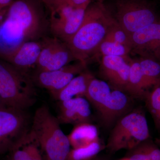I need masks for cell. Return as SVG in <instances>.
<instances>
[{
	"mask_svg": "<svg viewBox=\"0 0 160 160\" xmlns=\"http://www.w3.org/2000/svg\"><path fill=\"white\" fill-rule=\"evenodd\" d=\"M131 50L126 46L109 40H104L100 44L93 58L102 56H118L128 57Z\"/></svg>",
	"mask_w": 160,
	"mask_h": 160,
	"instance_id": "23",
	"label": "cell"
},
{
	"mask_svg": "<svg viewBox=\"0 0 160 160\" xmlns=\"http://www.w3.org/2000/svg\"><path fill=\"white\" fill-rule=\"evenodd\" d=\"M145 100L156 128L160 132V82L149 91Z\"/></svg>",
	"mask_w": 160,
	"mask_h": 160,
	"instance_id": "24",
	"label": "cell"
},
{
	"mask_svg": "<svg viewBox=\"0 0 160 160\" xmlns=\"http://www.w3.org/2000/svg\"><path fill=\"white\" fill-rule=\"evenodd\" d=\"M130 35L131 52L160 61V21Z\"/></svg>",
	"mask_w": 160,
	"mask_h": 160,
	"instance_id": "11",
	"label": "cell"
},
{
	"mask_svg": "<svg viewBox=\"0 0 160 160\" xmlns=\"http://www.w3.org/2000/svg\"><path fill=\"white\" fill-rule=\"evenodd\" d=\"M111 87L105 81L93 77L89 82L85 98L98 111L110 95Z\"/></svg>",
	"mask_w": 160,
	"mask_h": 160,
	"instance_id": "20",
	"label": "cell"
},
{
	"mask_svg": "<svg viewBox=\"0 0 160 160\" xmlns=\"http://www.w3.org/2000/svg\"><path fill=\"white\" fill-rule=\"evenodd\" d=\"M115 22L104 3L91 2L80 28L66 43L75 60L87 65Z\"/></svg>",
	"mask_w": 160,
	"mask_h": 160,
	"instance_id": "1",
	"label": "cell"
},
{
	"mask_svg": "<svg viewBox=\"0 0 160 160\" xmlns=\"http://www.w3.org/2000/svg\"><path fill=\"white\" fill-rule=\"evenodd\" d=\"M129 151L130 152L126 158L128 160H151L141 144Z\"/></svg>",
	"mask_w": 160,
	"mask_h": 160,
	"instance_id": "28",
	"label": "cell"
},
{
	"mask_svg": "<svg viewBox=\"0 0 160 160\" xmlns=\"http://www.w3.org/2000/svg\"><path fill=\"white\" fill-rule=\"evenodd\" d=\"M91 160H99L97 158H95Z\"/></svg>",
	"mask_w": 160,
	"mask_h": 160,
	"instance_id": "34",
	"label": "cell"
},
{
	"mask_svg": "<svg viewBox=\"0 0 160 160\" xmlns=\"http://www.w3.org/2000/svg\"><path fill=\"white\" fill-rule=\"evenodd\" d=\"M121 160H128V159L127 158H123Z\"/></svg>",
	"mask_w": 160,
	"mask_h": 160,
	"instance_id": "33",
	"label": "cell"
},
{
	"mask_svg": "<svg viewBox=\"0 0 160 160\" xmlns=\"http://www.w3.org/2000/svg\"><path fill=\"white\" fill-rule=\"evenodd\" d=\"M130 71L126 92L132 97L145 100L150 91L146 85L138 60L129 59Z\"/></svg>",
	"mask_w": 160,
	"mask_h": 160,
	"instance_id": "18",
	"label": "cell"
},
{
	"mask_svg": "<svg viewBox=\"0 0 160 160\" xmlns=\"http://www.w3.org/2000/svg\"><path fill=\"white\" fill-rule=\"evenodd\" d=\"M104 40L119 43L128 47L131 50L130 34L117 22L110 27Z\"/></svg>",
	"mask_w": 160,
	"mask_h": 160,
	"instance_id": "25",
	"label": "cell"
},
{
	"mask_svg": "<svg viewBox=\"0 0 160 160\" xmlns=\"http://www.w3.org/2000/svg\"><path fill=\"white\" fill-rule=\"evenodd\" d=\"M26 111L4 106L0 108V156L7 153L29 130Z\"/></svg>",
	"mask_w": 160,
	"mask_h": 160,
	"instance_id": "8",
	"label": "cell"
},
{
	"mask_svg": "<svg viewBox=\"0 0 160 160\" xmlns=\"http://www.w3.org/2000/svg\"><path fill=\"white\" fill-rule=\"evenodd\" d=\"M59 121L46 106L37 109L30 131L38 142L46 160H66L71 146Z\"/></svg>",
	"mask_w": 160,
	"mask_h": 160,
	"instance_id": "2",
	"label": "cell"
},
{
	"mask_svg": "<svg viewBox=\"0 0 160 160\" xmlns=\"http://www.w3.org/2000/svg\"><path fill=\"white\" fill-rule=\"evenodd\" d=\"M150 139L146 114L141 108L131 110L118 120L106 147L109 151L131 150Z\"/></svg>",
	"mask_w": 160,
	"mask_h": 160,
	"instance_id": "5",
	"label": "cell"
},
{
	"mask_svg": "<svg viewBox=\"0 0 160 160\" xmlns=\"http://www.w3.org/2000/svg\"><path fill=\"white\" fill-rule=\"evenodd\" d=\"M42 46L41 41L24 42L13 51L0 58L30 75V70L36 68Z\"/></svg>",
	"mask_w": 160,
	"mask_h": 160,
	"instance_id": "13",
	"label": "cell"
},
{
	"mask_svg": "<svg viewBox=\"0 0 160 160\" xmlns=\"http://www.w3.org/2000/svg\"><path fill=\"white\" fill-rule=\"evenodd\" d=\"M155 142L156 144L160 148V138L156 139Z\"/></svg>",
	"mask_w": 160,
	"mask_h": 160,
	"instance_id": "29",
	"label": "cell"
},
{
	"mask_svg": "<svg viewBox=\"0 0 160 160\" xmlns=\"http://www.w3.org/2000/svg\"><path fill=\"white\" fill-rule=\"evenodd\" d=\"M44 6L40 0H13L6 9L5 16L13 23L25 42L45 37L49 21Z\"/></svg>",
	"mask_w": 160,
	"mask_h": 160,
	"instance_id": "4",
	"label": "cell"
},
{
	"mask_svg": "<svg viewBox=\"0 0 160 160\" xmlns=\"http://www.w3.org/2000/svg\"><path fill=\"white\" fill-rule=\"evenodd\" d=\"M129 59V57L125 58L104 56L102 58L100 72L113 89L126 92L130 71Z\"/></svg>",
	"mask_w": 160,
	"mask_h": 160,
	"instance_id": "12",
	"label": "cell"
},
{
	"mask_svg": "<svg viewBox=\"0 0 160 160\" xmlns=\"http://www.w3.org/2000/svg\"><path fill=\"white\" fill-rule=\"evenodd\" d=\"M100 139L89 145L77 149H71L66 160H91L104 149Z\"/></svg>",
	"mask_w": 160,
	"mask_h": 160,
	"instance_id": "22",
	"label": "cell"
},
{
	"mask_svg": "<svg viewBox=\"0 0 160 160\" xmlns=\"http://www.w3.org/2000/svg\"><path fill=\"white\" fill-rule=\"evenodd\" d=\"M91 1V0H48L45 4V6L47 8L51 6L60 5H66L77 8Z\"/></svg>",
	"mask_w": 160,
	"mask_h": 160,
	"instance_id": "27",
	"label": "cell"
},
{
	"mask_svg": "<svg viewBox=\"0 0 160 160\" xmlns=\"http://www.w3.org/2000/svg\"><path fill=\"white\" fill-rule=\"evenodd\" d=\"M93 77L92 73L86 69L73 78L62 89L52 95L59 102L72 98H85L89 82Z\"/></svg>",
	"mask_w": 160,
	"mask_h": 160,
	"instance_id": "17",
	"label": "cell"
},
{
	"mask_svg": "<svg viewBox=\"0 0 160 160\" xmlns=\"http://www.w3.org/2000/svg\"><path fill=\"white\" fill-rule=\"evenodd\" d=\"M91 2L77 8L60 5L48 8L50 13L49 28L53 36L68 42L82 25L86 8Z\"/></svg>",
	"mask_w": 160,
	"mask_h": 160,
	"instance_id": "7",
	"label": "cell"
},
{
	"mask_svg": "<svg viewBox=\"0 0 160 160\" xmlns=\"http://www.w3.org/2000/svg\"><path fill=\"white\" fill-rule=\"evenodd\" d=\"M105 0H96V2H99L100 3H104L105 2Z\"/></svg>",
	"mask_w": 160,
	"mask_h": 160,
	"instance_id": "31",
	"label": "cell"
},
{
	"mask_svg": "<svg viewBox=\"0 0 160 160\" xmlns=\"http://www.w3.org/2000/svg\"><path fill=\"white\" fill-rule=\"evenodd\" d=\"M141 145L149 155L151 160H160V148L155 142L149 139Z\"/></svg>",
	"mask_w": 160,
	"mask_h": 160,
	"instance_id": "26",
	"label": "cell"
},
{
	"mask_svg": "<svg viewBox=\"0 0 160 160\" xmlns=\"http://www.w3.org/2000/svg\"><path fill=\"white\" fill-rule=\"evenodd\" d=\"M68 137L72 149L84 147L100 139L97 127L90 123L75 125Z\"/></svg>",
	"mask_w": 160,
	"mask_h": 160,
	"instance_id": "19",
	"label": "cell"
},
{
	"mask_svg": "<svg viewBox=\"0 0 160 160\" xmlns=\"http://www.w3.org/2000/svg\"><path fill=\"white\" fill-rule=\"evenodd\" d=\"M86 66L85 63L78 61L52 71L35 69L30 76L35 85L47 89L52 95L62 89L73 78L86 70Z\"/></svg>",
	"mask_w": 160,
	"mask_h": 160,
	"instance_id": "10",
	"label": "cell"
},
{
	"mask_svg": "<svg viewBox=\"0 0 160 160\" xmlns=\"http://www.w3.org/2000/svg\"><path fill=\"white\" fill-rule=\"evenodd\" d=\"M41 41L42 49L36 66V70H57L76 61L65 42L54 37H45Z\"/></svg>",
	"mask_w": 160,
	"mask_h": 160,
	"instance_id": "9",
	"label": "cell"
},
{
	"mask_svg": "<svg viewBox=\"0 0 160 160\" xmlns=\"http://www.w3.org/2000/svg\"><path fill=\"white\" fill-rule=\"evenodd\" d=\"M7 153L6 160H46L38 142L30 129Z\"/></svg>",
	"mask_w": 160,
	"mask_h": 160,
	"instance_id": "16",
	"label": "cell"
},
{
	"mask_svg": "<svg viewBox=\"0 0 160 160\" xmlns=\"http://www.w3.org/2000/svg\"><path fill=\"white\" fill-rule=\"evenodd\" d=\"M58 119L61 124L77 125L90 123L91 111L86 98L76 97L59 102Z\"/></svg>",
	"mask_w": 160,
	"mask_h": 160,
	"instance_id": "14",
	"label": "cell"
},
{
	"mask_svg": "<svg viewBox=\"0 0 160 160\" xmlns=\"http://www.w3.org/2000/svg\"><path fill=\"white\" fill-rule=\"evenodd\" d=\"M132 105V100L128 93L114 89L98 111L103 122L110 126L131 111Z\"/></svg>",
	"mask_w": 160,
	"mask_h": 160,
	"instance_id": "15",
	"label": "cell"
},
{
	"mask_svg": "<svg viewBox=\"0 0 160 160\" xmlns=\"http://www.w3.org/2000/svg\"><path fill=\"white\" fill-rule=\"evenodd\" d=\"M40 1H42V2L43 3H44V5H45V4H46V2H47V1H48V0H40Z\"/></svg>",
	"mask_w": 160,
	"mask_h": 160,
	"instance_id": "32",
	"label": "cell"
},
{
	"mask_svg": "<svg viewBox=\"0 0 160 160\" xmlns=\"http://www.w3.org/2000/svg\"><path fill=\"white\" fill-rule=\"evenodd\" d=\"M105 5L116 22L130 35L160 21L157 6L150 0H114L111 6Z\"/></svg>",
	"mask_w": 160,
	"mask_h": 160,
	"instance_id": "6",
	"label": "cell"
},
{
	"mask_svg": "<svg viewBox=\"0 0 160 160\" xmlns=\"http://www.w3.org/2000/svg\"><path fill=\"white\" fill-rule=\"evenodd\" d=\"M4 106H6L5 105L3 104L2 102V100H1V98H0V108H2V107H4Z\"/></svg>",
	"mask_w": 160,
	"mask_h": 160,
	"instance_id": "30",
	"label": "cell"
},
{
	"mask_svg": "<svg viewBox=\"0 0 160 160\" xmlns=\"http://www.w3.org/2000/svg\"><path fill=\"white\" fill-rule=\"evenodd\" d=\"M137 60L146 85L151 90L160 82V61L145 57Z\"/></svg>",
	"mask_w": 160,
	"mask_h": 160,
	"instance_id": "21",
	"label": "cell"
},
{
	"mask_svg": "<svg viewBox=\"0 0 160 160\" xmlns=\"http://www.w3.org/2000/svg\"><path fill=\"white\" fill-rule=\"evenodd\" d=\"M34 86L29 74L0 58V98L5 106L26 111L36 101Z\"/></svg>",
	"mask_w": 160,
	"mask_h": 160,
	"instance_id": "3",
	"label": "cell"
}]
</instances>
